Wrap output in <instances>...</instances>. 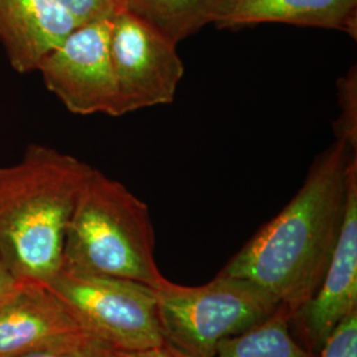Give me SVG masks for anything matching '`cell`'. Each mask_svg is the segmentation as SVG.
<instances>
[{"label": "cell", "mask_w": 357, "mask_h": 357, "mask_svg": "<svg viewBox=\"0 0 357 357\" xmlns=\"http://www.w3.org/2000/svg\"><path fill=\"white\" fill-rule=\"evenodd\" d=\"M357 151L336 138L317 156L302 188L218 274L253 282L291 317L319 289L344 221Z\"/></svg>", "instance_id": "cell-1"}, {"label": "cell", "mask_w": 357, "mask_h": 357, "mask_svg": "<svg viewBox=\"0 0 357 357\" xmlns=\"http://www.w3.org/2000/svg\"><path fill=\"white\" fill-rule=\"evenodd\" d=\"M91 169L40 143L0 166V259L15 280L47 284L61 270L66 227Z\"/></svg>", "instance_id": "cell-2"}, {"label": "cell", "mask_w": 357, "mask_h": 357, "mask_svg": "<svg viewBox=\"0 0 357 357\" xmlns=\"http://www.w3.org/2000/svg\"><path fill=\"white\" fill-rule=\"evenodd\" d=\"M61 268L158 289L167 278L155 261L149 206L122 183L93 168L66 227Z\"/></svg>", "instance_id": "cell-3"}, {"label": "cell", "mask_w": 357, "mask_h": 357, "mask_svg": "<svg viewBox=\"0 0 357 357\" xmlns=\"http://www.w3.org/2000/svg\"><path fill=\"white\" fill-rule=\"evenodd\" d=\"M156 290L166 344L191 357H213L221 342L271 317L280 303L253 282L217 274L203 286L163 282Z\"/></svg>", "instance_id": "cell-4"}, {"label": "cell", "mask_w": 357, "mask_h": 357, "mask_svg": "<svg viewBox=\"0 0 357 357\" xmlns=\"http://www.w3.org/2000/svg\"><path fill=\"white\" fill-rule=\"evenodd\" d=\"M47 284L85 331L116 351L135 352L166 344L151 286L66 268Z\"/></svg>", "instance_id": "cell-5"}, {"label": "cell", "mask_w": 357, "mask_h": 357, "mask_svg": "<svg viewBox=\"0 0 357 357\" xmlns=\"http://www.w3.org/2000/svg\"><path fill=\"white\" fill-rule=\"evenodd\" d=\"M176 45L126 10L112 20L110 60L118 116L174 102L184 76Z\"/></svg>", "instance_id": "cell-6"}, {"label": "cell", "mask_w": 357, "mask_h": 357, "mask_svg": "<svg viewBox=\"0 0 357 357\" xmlns=\"http://www.w3.org/2000/svg\"><path fill=\"white\" fill-rule=\"evenodd\" d=\"M110 31L112 20L81 24L38 65L45 88L73 114L118 116Z\"/></svg>", "instance_id": "cell-7"}, {"label": "cell", "mask_w": 357, "mask_h": 357, "mask_svg": "<svg viewBox=\"0 0 357 357\" xmlns=\"http://www.w3.org/2000/svg\"><path fill=\"white\" fill-rule=\"evenodd\" d=\"M86 336L89 332L45 283L16 281L0 295V357L26 356Z\"/></svg>", "instance_id": "cell-8"}, {"label": "cell", "mask_w": 357, "mask_h": 357, "mask_svg": "<svg viewBox=\"0 0 357 357\" xmlns=\"http://www.w3.org/2000/svg\"><path fill=\"white\" fill-rule=\"evenodd\" d=\"M357 312V163L351 169L344 221L319 289L290 324L301 344L319 354L332 332Z\"/></svg>", "instance_id": "cell-9"}, {"label": "cell", "mask_w": 357, "mask_h": 357, "mask_svg": "<svg viewBox=\"0 0 357 357\" xmlns=\"http://www.w3.org/2000/svg\"><path fill=\"white\" fill-rule=\"evenodd\" d=\"M77 26L56 0H0V43L17 73L36 72Z\"/></svg>", "instance_id": "cell-10"}, {"label": "cell", "mask_w": 357, "mask_h": 357, "mask_svg": "<svg viewBox=\"0 0 357 357\" xmlns=\"http://www.w3.org/2000/svg\"><path fill=\"white\" fill-rule=\"evenodd\" d=\"M262 23L339 29L357 35V0H229L215 26L241 28Z\"/></svg>", "instance_id": "cell-11"}, {"label": "cell", "mask_w": 357, "mask_h": 357, "mask_svg": "<svg viewBox=\"0 0 357 357\" xmlns=\"http://www.w3.org/2000/svg\"><path fill=\"white\" fill-rule=\"evenodd\" d=\"M229 0H125L126 11L138 16L178 44L203 26L216 24Z\"/></svg>", "instance_id": "cell-12"}, {"label": "cell", "mask_w": 357, "mask_h": 357, "mask_svg": "<svg viewBox=\"0 0 357 357\" xmlns=\"http://www.w3.org/2000/svg\"><path fill=\"white\" fill-rule=\"evenodd\" d=\"M291 312L280 305L262 323L221 342L213 357H318L291 333Z\"/></svg>", "instance_id": "cell-13"}, {"label": "cell", "mask_w": 357, "mask_h": 357, "mask_svg": "<svg viewBox=\"0 0 357 357\" xmlns=\"http://www.w3.org/2000/svg\"><path fill=\"white\" fill-rule=\"evenodd\" d=\"M340 116L336 121V138L344 139L357 151V76L356 66L340 79L339 86Z\"/></svg>", "instance_id": "cell-14"}, {"label": "cell", "mask_w": 357, "mask_h": 357, "mask_svg": "<svg viewBox=\"0 0 357 357\" xmlns=\"http://www.w3.org/2000/svg\"><path fill=\"white\" fill-rule=\"evenodd\" d=\"M65 11L81 24L113 20L118 13L126 10L125 0H56Z\"/></svg>", "instance_id": "cell-15"}, {"label": "cell", "mask_w": 357, "mask_h": 357, "mask_svg": "<svg viewBox=\"0 0 357 357\" xmlns=\"http://www.w3.org/2000/svg\"><path fill=\"white\" fill-rule=\"evenodd\" d=\"M318 357H357V312L332 332Z\"/></svg>", "instance_id": "cell-16"}, {"label": "cell", "mask_w": 357, "mask_h": 357, "mask_svg": "<svg viewBox=\"0 0 357 357\" xmlns=\"http://www.w3.org/2000/svg\"><path fill=\"white\" fill-rule=\"evenodd\" d=\"M119 351L90 335L76 343L23 357H119Z\"/></svg>", "instance_id": "cell-17"}, {"label": "cell", "mask_w": 357, "mask_h": 357, "mask_svg": "<svg viewBox=\"0 0 357 357\" xmlns=\"http://www.w3.org/2000/svg\"><path fill=\"white\" fill-rule=\"evenodd\" d=\"M119 357H191L181 354L171 345L165 344L150 349L135 351V352H121Z\"/></svg>", "instance_id": "cell-18"}, {"label": "cell", "mask_w": 357, "mask_h": 357, "mask_svg": "<svg viewBox=\"0 0 357 357\" xmlns=\"http://www.w3.org/2000/svg\"><path fill=\"white\" fill-rule=\"evenodd\" d=\"M16 281L17 280L13 278V275L10 273V270L6 268V265L0 259V295L4 293L6 290H8Z\"/></svg>", "instance_id": "cell-19"}]
</instances>
